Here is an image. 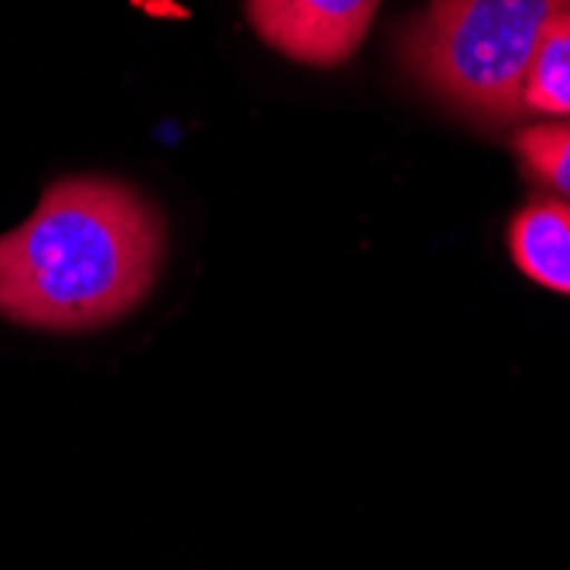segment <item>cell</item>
<instances>
[{"instance_id":"1","label":"cell","mask_w":570,"mask_h":570,"mask_svg":"<svg viewBox=\"0 0 570 570\" xmlns=\"http://www.w3.org/2000/svg\"><path fill=\"white\" fill-rule=\"evenodd\" d=\"M165 261V223L130 185L66 178L0 236V315L45 332H89L150 294Z\"/></svg>"},{"instance_id":"5","label":"cell","mask_w":570,"mask_h":570,"mask_svg":"<svg viewBox=\"0 0 570 570\" xmlns=\"http://www.w3.org/2000/svg\"><path fill=\"white\" fill-rule=\"evenodd\" d=\"M523 120H570V4L537 45L523 86Z\"/></svg>"},{"instance_id":"6","label":"cell","mask_w":570,"mask_h":570,"mask_svg":"<svg viewBox=\"0 0 570 570\" xmlns=\"http://www.w3.org/2000/svg\"><path fill=\"white\" fill-rule=\"evenodd\" d=\"M512 147L523 171L570 205V120H530Z\"/></svg>"},{"instance_id":"2","label":"cell","mask_w":570,"mask_h":570,"mask_svg":"<svg viewBox=\"0 0 570 570\" xmlns=\"http://www.w3.org/2000/svg\"><path fill=\"white\" fill-rule=\"evenodd\" d=\"M570 0H428L400 31L406 76L485 127L523 124V86L547 24Z\"/></svg>"},{"instance_id":"4","label":"cell","mask_w":570,"mask_h":570,"mask_svg":"<svg viewBox=\"0 0 570 570\" xmlns=\"http://www.w3.org/2000/svg\"><path fill=\"white\" fill-rule=\"evenodd\" d=\"M505 246L512 267L530 284L570 297V205L533 198L512 216Z\"/></svg>"},{"instance_id":"3","label":"cell","mask_w":570,"mask_h":570,"mask_svg":"<svg viewBox=\"0 0 570 570\" xmlns=\"http://www.w3.org/2000/svg\"><path fill=\"white\" fill-rule=\"evenodd\" d=\"M380 0H246V18L281 56L304 66H342L366 38Z\"/></svg>"}]
</instances>
